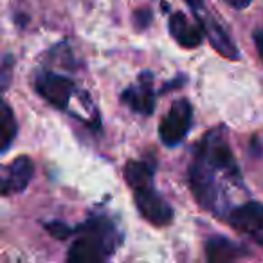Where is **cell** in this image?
I'll return each instance as SVG.
<instances>
[{"mask_svg": "<svg viewBox=\"0 0 263 263\" xmlns=\"http://www.w3.org/2000/svg\"><path fill=\"white\" fill-rule=\"evenodd\" d=\"M124 179L134 190V200L139 213L157 227L168 226L173 220V209L162 195L155 190L154 170L143 161H128L124 166Z\"/></svg>", "mask_w": 263, "mask_h": 263, "instance_id": "obj_1", "label": "cell"}, {"mask_svg": "<svg viewBox=\"0 0 263 263\" xmlns=\"http://www.w3.org/2000/svg\"><path fill=\"white\" fill-rule=\"evenodd\" d=\"M81 236L70 245L69 261L72 263H98L106 259L119 245L117 227L105 215L88 218L80 227Z\"/></svg>", "mask_w": 263, "mask_h": 263, "instance_id": "obj_2", "label": "cell"}, {"mask_svg": "<svg viewBox=\"0 0 263 263\" xmlns=\"http://www.w3.org/2000/svg\"><path fill=\"white\" fill-rule=\"evenodd\" d=\"M195 159L211 168L213 172H223L233 179H240V170H238L236 159L231 152L226 136L218 130H211L204 139L200 141L197 148Z\"/></svg>", "mask_w": 263, "mask_h": 263, "instance_id": "obj_3", "label": "cell"}, {"mask_svg": "<svg viewBox=\"0 0 263 263\" xmlns=\"http://www.w3.org/2000/svg\"><path fill=\"white\" fill-rule=\"evenodd\" d=\"M215 173L216 172H213L211 168L193 159L190 170H187V180H190L191 193H193L195 200L198 202V205L208 209V211L220 213V191Z\"/></svg>", "mask_w": 263, "mask_h": 263, "instance_id": "obj_4", "label": "cell"}, {"mask_svg": "<svg viewBox=\"0 0 263 263\" xmlns=\"http://www.w3.org/2000/svg\"><path fill=\"white\" fill-rule=\"evenodd\" d=\"M193 123V106L187 99H179L159 124V137L166 146L173 148L184 141Z\"/></svg>", "mask_w": 263, "mask_h": 263, "instance_id": "obj_5", "label": "cell"}, {"mask_svg": "<svg viewBox=\"0 0 263 263\" xmlns=\"http://www.w3.org/2000/svg\"><path fill=\"white\" fill-rule=\"evenodd\" d=\"M34 88L47 103L63 110L70 103L76 85L67 76L51 72V70H40L34 78Z\"/></svg>", "mask_w": 263, "mask_h": 263, "instance_id": "obj_6", "label": "cell"}, {"mask_svg": "<svg viewBox=\"0 0 263 263\" xmlns=\"http://www.w3.org/2000/svg\"><path fill=\"white\" fill-rule=\"evenodd\" d=\"M227 222L238 233L247 234L263 249V204L259 202H247L238 208L231 209L227 215Z\"/></svg>", "mask_w": 263, "mask_h": 263, "instance_id": "obj_7", "label": "cell"}, {"mask_svg": "<svg viewBox=\"0 0 263 263\" xmlns=\"http://www.w3.org/2000/svg\"><path fill=\"white\" fill-rule=\"evenodd\" d=\"M195 13V18L200 22L202 29L205 33V38L209 40L211 47L215 49L218 54H222L223 58H229V60H236L238 56V49L236 44L231 40V36L227 34V31L223 29V26L211 15V13L205 11V8L198 9Z\"/></svg>", "mask_w": 263, "mask_h": 263, "instance_id": "obj_8", "label": "cell"}, {"mask_svg": "<svg viewBox=\"0 0 263 263\" xmlns=\"http://www.w3.org/2000/svg\"><path fill=\"white\" fill-rule=\"evenodd\" d=\"M34 177V162L27 155H20L9 166L4 168L2 173V184L0 191L4 197L13 193H22Z\"/></svg>", "mask_w": 263, "mask_h": 263, "instance_id": "obj_9", "label": "cell"}, {"mask_svg": "<svg viewBox=\"0 0 263 263\" xmlns=\"http://www.w3.org/2000/svg\"><path fill=\"white\" fill-rule=\"evenodd\" d=\"M121 101L130 110L143 116H150L155 108V90L152 85V74L143 72L136 85L128 87L121 94Z\"/></svg>", "mask_w": 263, "mask_h": 263, "instance_id": "obj_10", "label": "cell"}, {"mask_svg": "<svg viewBox=\"0 0 263 263\" xmlns=\"http://www.w3.org/2000/svg\"><path fill=\"white\" fill-rule=\"evenodd\" d=\"M170 33L173 40L184 49H195L202 44L205 33L198 20H190L182 11H177L170 16Z\"/></svg>", "mask_w": 263, "mask_h": 263, "instance_id": "obj_11", "label": "cell"}, {"mask_svg": "<svg viewBox=\"0 0 263 263\" xmlns=\"http://www.w3.org/2000/svg\"><path fill=\"white\" fill-rule=\"evenodd\" d=\"M247 254V247L223 236H215L205 243V258L213 263L234 261V259H240Z\"/></svg>", "mask_w": 263, "mask_h": 263, "instance_id": "obj_12", "label": "cell"}, {"mask_svg": "<svg viewBox=\"0 0 263 263\" xmlns=\"http://www.w3.org/2000/svg\"><path fill=\"white\" fill-rule=\"evenodd\" d=\"M16 132H18V124L15 119V112L8 105V101H4L2 112H0V150H2V154H6L15 143Z\"/></svg>", "mask_w": 263, "mask_h": 263, "instance_id": "obj_13", "label": "cell"}, {"mask_svg": "<svg viewBox=\"0 0 263 263\" xmlns=\"http://www.w3.org/2000/svg\"><path fill=\"white\" fill-rule=\"evenodd\" d=\"M45 229L51 233L52 238H58V240H65V238H69L70 234L74 233V227L67 226V223L62 222V220H52V222H47L45 223Z\"/></svg>", "mask_w": 263, "mask_h": 263, "instance_id": "obj_14", "label": "cell"}, {"mask_svg": "<svg viewBox=\"0 0 263 263\" xmlns=\"http://www.w3.org/2000/svg\"><path fill=\"white\" fill-rule=\"evenodd\" d=\"M150 22H152V11L148 8L137 9V11L134 13V24H136V27L139 31L146 29V27L150 26Z\"/></svg>", "mask_w": 263, "mask_h": 263, "instance_id": "obj_15", "label": "cell"}, {"mask_svg": "<svg viewBox=\"0 0 263 263\" xmlns=\"http://www.w3.org/2000/svg\"><path fill=\"white\" fill-rule=\"evenodd\" d=\"M11 65H13V58L9 54L4 56V63H2V88H8V81H9V72H11Z\"/></svg>", "mask_w": 263, "mask_h": 263, "instance_id": "obj_16", "label": "cell"}, {"mask_svg": "<svg viewBox=\"0 0 263 263\" xmlns=\"http://www.w3.org/2000/svg\"><path fill=\"white\" fill-rule=\"evenodd\" d=\"M254 44H256V51H258L259 58L263 62V29H258L254 33Z\"/></svg>", "mask_w": 263, "mask_h": 263, "instance_id": "obj_17", "label": "cell"}, {"mask_svg": "<svg viewBox=\"0 0 263 263\" xmlns=\"http://www.w3.org/2000/svg\"><path fill=\"white\" fill-rule=\"evenodd\" d=\"M227 6H231V8H234V9H245V8H249L251 6V2L252 0H223Z\"/></svg>", "mask_w": 263, "mask_h": 263, "instance_id": "obj_18", "label": "cell"}, {"mask_svg": "<svg viewBox=\"0 0 263 263\" xmlns=\"http://www.w3.org/2000/svg\"><path fill=\"white\" fill-rule=\"evenodd\" d=\"M187 4H190V8L193 9V11H198V9L204 8V0H186Z\"/></svg>", "mask_w": 263, "mask_h": 263, "instance_id": "obj_19", "label": "cell"}]
</instances>
